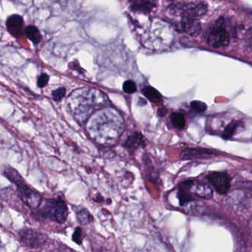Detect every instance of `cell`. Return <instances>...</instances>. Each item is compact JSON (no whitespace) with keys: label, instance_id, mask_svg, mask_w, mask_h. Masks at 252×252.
I'll return each mask as SVG.
<instances>
[{"label":"cell","instance_id":"15","mask_svg":"<svg viewBox=\"0 0 252 252\" xmlns=\"http://www.w3.org/2000/svg\"><path fill=\"white\" fill-rule=\"evenodd\" d=\"M170 121L172 125L176 129H184L186 126V119L184 114L181 113H172L170 115Z\"/></svg>","mask_w":252,"mask_h":252},{"label":"cell","instance_id":"6","mask_svg":"<svg viewBox=\"0 0 252 252\" xmlns=\"http://www.w3.org/2000/svg\"><path fill=\"white\" fill-rule=\"evenodd\" d=\"M206 178L219 194H226L231 187V178L225 172H210Z\"/></svg>","mask_w":252,"mask_h":252},{"label":"cell","instance_id":"13","mask_svg":"<svg viewBox=\"0 0 252 252\" xmlns=\"http://www.w3.org/2000/svg\"><path fill=\"white\" fill-rule=\"evenodd\" d=\"M142 93L144 96L151 102L160 103L162 101L161 94L153 87H145V88H143Z\"/></svg>","mask_w":252,"mask_h":252},{"label":"cell","instance_id":"4","mask_svg":"<svg viewBox=\"0 0 252 252\" xmlns=\"http://www.w3.org/2000/svg\"><path fill=\"white\" fill-rule=\"evenodd\" d=\"M15 185L17 186L19 195L25 204L32 209H39L42 204V196L26 185L24 180L19 181Z\"/></svg>","mask_w":252,"mask_h":252},{"label":"cell","instance_id":"14","mask_svg":"<svg viewBox=\"0 0 252 252\" xmlns=\"http://www.w3.org/2000/svg\"><path fill=\"white\" fill-rule=\"evenodd\" d=\"M25 33H26L28 39H30L34 45H38L41 42L42 35L36 26H27L25 29Z\"/></svg>","mask_w":252,"mask_h":252},{"label":"cell","instance_id":"12","mask_svg":"<svg viewBox=\"0 0 252 252\" xmlns=\"http://www.w3.org/2000/svg\"><path fill=\"white\" fill-rule=\"evenodd\" d=\"M181 30L191 36H198L201 32V25L197 20L183 19L181 23Z\"/></svg>","mask_w":252,"mask_h":252},{"label":"cell","instance_id":"10","mask_svg":"<svg viewBox=\"0 0 252 252\" xmlns=\"http://www.w3.org/2000/svg\"><path fill=\"white\" fill-rule=\"evenodd\" d=\"M215 155L216 153L206 149L187 148L181 152L180 156L183 159H198L209 158Z\"/></svg>","mask_w":252,"mask_h":252},{"label":"cell","instance_id":"7","mask_svg":"<svg viewBox=\"0 0 252 252\" xmlns=\"http://www.w3.org/2000/svg\"><path fill=\"white\" fill-rule=\"evenodd\" d=\"M193 197L209 200L213 197V190L209 184L200 181H189L184 183Z\"/></svg>","mask_w":252,"mask_h":252},{"label":"cell","instance_id":"19","mask_svg":"<svg viewBox=\"0 0 252 252\" xmlns=\"http://www.w3.org/2000/svg\"><path fill=\"white\" fill-rule=\"evenodd\" d=\"M123 91L127 94H134L137 91L136 84L132 80L125 81L123 84Z\"/></svg>","mask_w":252,"mask_h":252},{"label":"cell","instance_id":"3","mask_svg":"<svg viewBox=\"0 0 252 252\" xmlns=\"http://www.w3.org/2000/svg\"><path fill=\"white\" fill-rule=\"evenodd\" d=\"M170 14L179 16L182 19H193L198 20L203 17L208 11V5L206 2H200L196 3H173L169 6Z\"/></svg>","mask_w":252,"mask_h":252},{"label":"cell","instance_id":"16","mask_svg":"<svg viewBox=\"0 0 252 252\" xmlns=\"http://www.w3.org/2000/svg\"><path fill=\"white\" fill-rule=\"evenodd\" d=\"M76 218H77L78 222L82 225H87L94 221V217L91 215V212L86 209H82L78 211L76 213Z\"/></svg>","mask_w":252,"mask_h":252},{"label":"cell","instance_id":"8","mask_svg":"<svg viewBox=\"0 0 252 252\" xmlns=\"http://www.w3.org/2000/svg\"><path fill=\"white\" fill-rule=\"evenodd\" d=\"M7 30L11 36L19 38L24 33V20L18 14L10 16L6 20Z\"/></svg>","mask_w":252,"mask_h":252},{"label":"cell","instance_id":"18","mask_svg":"<svg viewBox=\"0 0 252 252\" xmlns=\"http://www.w3.org/2000/svg\"><path fill=\"white\" fill-rule=\"evenodd\" d=\"M190 107L194 112L198 113H204L207 110L206 104L200 101H191Z\"/></svg>","mask_w":252,"mask_h":252},{"label":"cell","instance_id":"22","mask_svg":"<svg viewBox=\"0 0 252 252\" xmlns=\"http://www.w3.org/2000/svg\"><path fill=\"white\" fill-rule=\"evenodd\" d=\"M72 238H73V240L75 243L79 245L82 244L83 239H82V231L80 228H79V227L76 228L74 232H73Z\"/></svg>","mask_w":252,"mask_h":252},{"label":"cell","instance_id":"17","mask_svg":"<svg viewBox=\"0 0 252 252\" xmlns=\"http://www.w3.org/2000/svg\"><path fill=\"white\" fill-rule=\"evenodd\" d=\"M240 122H232L225 128L222 132V138L224 139H229L235 134L236 131L240 127Z\"/></svg>","mask_w":252,"mask_h":252},{"label":"cell","instance_id":"9","mask_svg":"<svg viewBox=\"0 0 252 252\" xmlns=\"http://www.w3.org/2000/svg\"><path fill=\"white\" fill-rule=\"evenodd\" d=\"M146 147L145 140L140 132H135L131 134L124 144V147L130 154L135 153L138 149Z\"/></svg>","mask_w":252,"mask_h":252},{"label":"cell","instance_id":"1","mask_svg":"<svg viewBox=\"0 0 252 252\" xmlns=\"http://www.w3.org/2000/svg\"><path fill=\"white\" fill-rule=\"evenodd\" d=\"M39 216L51 220L58 223H64L68 215V207L61 197L46 200L44 206L39 209Z\"/></svg>","mask_w":252,"mask_h":252},{"label":"cell","instance_id":"20","mask_svg":"<svg viewBox=\"0 0 252 252\" xmlns=\"http://www.w3.org/2000/svg\"><path fill=\"white\" fill-rule=\"evenodd\" d=\"M66 94V88H57L55 91H53L52 92V96L53 98H54V101H60L64 96H65Z\"/></svg>","mask_w":252,"mask_h":252},{"label":"cell","instance_id":"5","mask_svg":"<svg viewBox=\"0 0 252 252\" xmlns=\"http://www.w3.org/2000/svg\"><path fill=\"white\" fill-rule=\"evenodd\" d=\"M19 235L22 244L31 249H36L43 246L48 240V237L43 234L32 229H23Z\"/></svg>","mask_w":252,"mask_h":252},{"label":"cell","instance_id":"2","mask_svg":"<svg viewBox=\"0 0 252 252\" xmlns=\"http://www.w3.org/2000/svg\"><path fill=\"white\" fill-rule=\"evenodd\" d=\"M229 20L225 17H220L211 28L207 41L209 45L215 48L228 46L231 40V33L228 32Z\"/></svg>","mask_w":252,"mask_h":252},{"label":"cell","instance_id":"11","mask_svg":"<svg viewBox=\"0 0 252 252\" xmlns=\"http://www.w3.org/2000/svg\"><path fill=\"white\" fill-rule=\"evenodd\" d=\"M129 9L134 12L149 14L156 7L155 0H129Z\"/></svg>","mask_w":252,"mask_h":252},{"label":"cell","instance_id":"23","mask_svg":"<svg viewBox=\"0 0 252 252\" xmlns=\"http://www.w3.org/2000/svg\"><path fill=\"white\" fill-rule=\"evenodd\" d=\"M246 45L249 48H252V27L248 29L244 36Z\"/></svg>","mask_w":252,"mask_h":252},{"label":"cell","instance_id":"24","mask_svg":"<svg viewBox=\"0 0 252 252\" xmlns=\"http://www.w3.org/2000/svg\"><path fill=\"white\" fill-rule=\"evenodd\" d=\"M94 200H95V201L98 202V203H100V202L104 201V197H103L102 196L100 195V194H98L97 197H95Z\"/></svg>","mask_w":252,"mask_h":252},{"label":"cell","instance_id":"21","mask_svg":"<svg viewBox=\"0 0 252 252\" xmlns=\"http://www.w3.org/2000/svg\"><path fill=\"white\" fill-rule=\"evenodd\" d=\"M50 77L46 73H42L37 79V86L40 88H45L49 82Z\"/></svg>","mask_w":252,"mask_h":252}]
</instances>
